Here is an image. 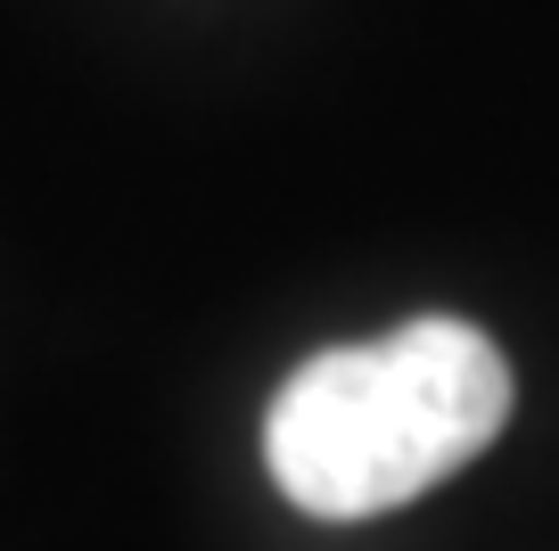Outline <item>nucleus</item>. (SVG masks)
Masks as SVG:
<instances>
[{
    "label": "nucleus",
    "mask_w": 559,
    "mask_h": 551,
    "mask_svg": "<svg viewBox=\"0 0 559 551\" xmlns=\"http://www.w3.org/2000/svg\"><path fill=\"white\" fill-rule=\"evenodd\" d=\"M510 362L469 321H403L395 338L330 345L272 396L263 461L313 518H379L419 502L502 436Z\"/></svg>",
    "instance_id": "1"
}]
</instances>
